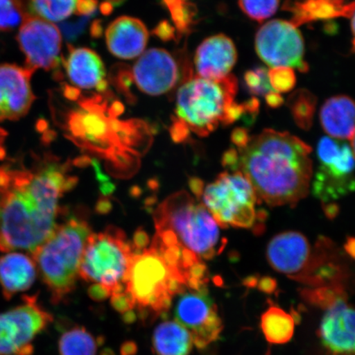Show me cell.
I'll use <instances>...</instances> for the list:
<instances>
[{"label":"cell","mask_w":355,"mask_h":355,"mask_svg":"<svg viewBox=\"0 0 355 355\" xmlns=\"http://www.w3.org/2000/svg\"><path fill=\"white\" fill-rule=\"evenodd\" d=\"M324 211L329 218H333V217H336L337 213L339 211V208L337 207L336 204H327V205H324Z\"/></svg>","instance_id":"42"},{"label":"cell","mask_w":355,"mask_h":355,"mask_svg":"<svg viewBox=\"0 0 355 355\" xmlns=\"http://www.w3.org/2000/svg\"><path fill=\"white\" fill-rule=\"evenodd\" d=\"M190 189L192 192L198 199L201 198L202 191L204 189L203 182L201 180L197 179V178H193L189 181Z\"/></svg>","instance_id":"40"},{"label":"cell","mask_w":355,"mask_h":355,"mask_svg":"<svg viewBox=\"0 0 355 355\" xmlns=\"http://www.w3.org/2000/svg\"><path fill=\"white\" fill-rule=\"evenodd\" d=\"M154 220L155 237L163 243L177 244L200 259H212L225 246L220 226L211 213L186 191L172 194L159 204Z\"/></svg>","instance_id":"4"},{"label":"cell","mask_w":355,"mask_h":355,"mask_svg":"<svg viewBox=\"0 0 355 355\" xmlns=\"http://www.w3.org/2000/svg\"><path fill=\"white\" fill-rule=\"evenodd\" d=\"M174 309L175 321L188 329L193 345L206 348L220 338L223 322L207 288L185 290L178 295Z\"/></svg>","instance_id":"13"},{"label":"cell","mask_w":355,"mask_h":355,"mask_svg":"<svg viewBox=\"0 0 355 355\" xmlns=\"http://www.w3.org/2000/svg\"><path fill=\"white\" fill-rule=\"evenodd\" d=\"M35 277L37 266L31 257L20 252H8L0 257V286L6 300L28 291Z\"/></svg>","instance_id":"22"},{"label":"cell","mask_w":355,"mask_h":355,"mask_svg":"<svg viewBox=\"0 0 355 355\" xmlns=\"http://www.w3.org/2000/svg\"><path fill=\"white\" fill-rule=\"evenodd\" d=\"M6 131L0 128V159L6 157V148H4V141H6Z\"/></svg>","instance_id":"43"},{"label":"cell","mask_w":355,"mask_h":355,"mask_svg":"<svg viewBox=\"0 0 355 355\" xmlns=\"http://www.w3.org/2000/svg\"><path fill=\"white\" fill-rule=\"evenodd\" d=\"M139 352V346L135 341L126 340L121 346V355H136Z\"/></svg>","instance_id":"38"},{"label":"cell","mask_w":355,"mask_h":355,"mask_svg":"<svg viewBox=\"0 0 355 355\" xmlns=\"http://www.w3.org/2000/svg\"><path fill=\"white\" fill-rule=\"evenodd\" d=\"M52 322L37 297H24L21 304L0 313V355H33L35 337Z\"/></svg>","instance_id":"11"},{"label":"cell","mask_w":355,"mask_h":355,"mask_svg":"<svg viewBox=\"0 0 355 355\" xmlns=\"http://www.w3.org/2000/svg\"><path fill=\"white\" fill-rule=\"evenodd\" d=\"M66 98L76 101L62 115L61 127L80 148L104 159L113 175L127 177L137 171L140 159L152 141V132L140 121L118 119L122 105L110 106L105 97H85L77 88L67 86Z\"/></svg>","instance_id":"2"},{"label":"cell","mask_w":355,"mask_h":355,"mask_svg":"<svg viewBox=\"0 0 355 355\" xmlns=\"http://www.w3.org/2000/svg\"><path fill=\"white\" fill-rule=\"evenodd\" d=\"M201 198L220 227L251 228L257 220H263V215L257 212L260 202L254 188L241 171L221 173L203 189Z\"/></svg>","instance_id":"9"},{"label":"cell","mask_w":355,"mask_h":355,"mask_svg":"<svg viewBox=\"0 0 355 355\" xmlns=\"http://www.w3.org/2000/svg\"><path fill=\"white\" fill-rule=\"evenodd\" d=\"M312 148L286 132L266 130L239 150L238 168L269 206H295L307 196L313 176Z\"/></svg>","instance_id":"3"},{"label":"cell","mask_w":355,"mask_h":355,"mask_svg":"<svg viewBox=\"0 0 355 355\" xmlns=\"http://www.w3.org/2000/svg\"><path fill=\"white\" fill-rule=\"evenodd\" d=\"M0 166V251L33 254L57 226L60 200L78 183L68 166L54 159Z\"/></svg>","instance_id":"1"},{"label":"cell","mask_w":355,"mask_h":355,"mask_svg":"<svg viewBox=\"0 0 355 355\" xmlns=\"http://www.w3.org/2000/svg\"><path fill=\"white\" fill-rule=\"evenodd\" d=\"M313 246L300 232L279 234L270 241L266 257L272 268L299 282L310 263Z\"/></svg>","instance_id":"18"},{"label":"cell","mask_w":355,"mask_h":355,"mask_svg":"<svg viewBox=\"0 0 355 355\" xmlns=\"http://www.w3.org/2000/svg\"><path fill=\"white\" fill-rule=\"evenodd\" d=\"M244 80L250 91L257 95H268L275 92L270 85L268 71L265 69L250 71L246 73Z\"/></svg>","instance_id":"32"},{"label":"cell","mask_w":355,"mask_h":355,"mask_svg":"<svg viewBox=\"0 0 355 355\" xmlns=\"http://www.w3.org/2000/svg\"><path fill=\"white\" fill-rule=\"evenodd\" d=\"M257 288L261 291L266 293V294H272L277 290V282L270 277H263L259 282H257Z\"/></svg>","instance_id":"37"},{"label":"cell","mask_w":355,"mask_h":355,"mask_svg":"<svg viewBox=\"0 0 355 355\" xmlns=\"http://www.w3.org/2000/svg\"><path fill=\"white\" fill-rule=\"evenodd\" d=\"M17 42L26 57V68L54 69L60 64L62 37L53 22L29 15L20 26Z\"/></svg>","instance_id":"14"},{"label":"cell","mask_w":355,"mask_h":355,"mask_svg":"<svg viewBox=\"0 0 355 355\" xmlns=\"http://www.w3.org/2000/svg\"><path fill=\"white\" fill-rule=\"evenodd\" d=\"M88 295L92 300L96 302L104 301L110 297V293L105 288L100 285H92L89 288Z\"/></svg>","instance_id":"34"},{"label":"cell","mask_w":355,"mask_h":355,"mask_svg":"<svg viewBox=\"0 0 355 355\" xmlns=\"http://www.w3.org/2000/svg\"><path fill=\"white\" fill-rule=\"evenodd\" d=\"M261 329L269 343L286 344L294 336L295 319L277 306H270L261 315Z\"/></svg>","instance_id":"25"},{"label":"cell","mask_w":355,"mask_h":355,"mask_svg":"<svg viewBox=\"0 0 355 355\" xmlns=\"http://www.w3.org/2000/svg\"><path fill=\"white\" fill-rule=\"evenodd\" d=\"M137 318H139V316H137V313L133 310L128 311V312L122 314V320L125 324L135 323L137 320Z\"/></svg>","instance_id":"41"},{"label":"cell","mask_w":355,"mask_h":355,"mask_svg":"<svg viewBox=\"0 0 355 355\" xmlns=\"http://www.w3.org/2000/svg\"><path fill=\"white\" fill-rule=\"evenodd\" d=\"M345 250L348 254L354 259V239L349 238L345 244Z\"/></svg>","instance_id":"44"},{"label":"cell","mask_w":355,"mask_h":355,"mask_svg":"<svg viewBox=\"0 0 355 355\" xmlns=\"http://www.w3.org/2000/svg\"><path fill=\"white\" fill-rule=\"evenodd\" d=\"M193 347L192 335L176 321H164L155 328L152 348L155 355H189Z\"/></svg>","instance_id":"24"},{"label":"cell","mask_w":355,"mask_h":355,"mask_svg":"<svg viewBox=\"0 0 355 355\" xmlns=\"http://www.w3.org/2000/svg\"><path fill=\"white\" fill-rule=\"evenodd\" d=\"M257 55L270 68L287 67L300 72H307L304 60V38L292 22L272 20L259 30L255 38Z\"/></svg>","instance_id":"12"},{"label":"cell","mask_w":355,"mask_h":355,"mask_svg":"<svg viewBox=\"0 0 355 355\" xmlns=\"http://www.w3.org/2000/svg\"><path fill=\"white\" fill-rule=\"evenodd\" d=\"M33 73L26 67L0 65V122L17 121L28 113L35 101Z\"/></svg>","instance_id":"17"},{"label":"cell","mask_w":355,"mask_h":355,"mask_svg":"<svg viewBox=\"0 0 355 355\" xmlns=\"http://www.w3.org/2000/svg\"><path fill=\"white\" fill-rule=\"evenodd\" d=\"M232 139L233 143L241 150L245 148L250 140V137L248 135V132L243 130V128H237V130L233 132Z\"/></svg>","instance_id":"35"},{"label":"cell","mask_w":355,"mask_h":355,"mask_svg":"<svg viewBox=\"0 0 355 355\" xmlns=\"http://www.w3.org/2000/svg\"><path fill=\"white\" fill-rule=\"evenodd\" d=\"M187 288L184 275L152 243L141 250L135 248L126 291L135 300L141 318L166 314L175 297Z\"/></svg>","instance_id":"6"},{"label":"cell","mask_w":355,"mask_h":355,"mask_svg":"<svg viewBox=\"0 0 355 355\" xmlns=\"http://www.w3.org/2000/svg\"><path fill=\"white\" fill-rule=\"evenodd\" d=\"M236 92L237 81L232 75L221 80L191 78L178 92L177 122L199 136L209 135L220 123L227 125Z\"/></svg>","instance_id":"7"},{"label":"cell","mask_w":355,"mask_h":355,"mask_svg":"<svg viewBox=\"0 0 355 355\" xmlns=\"http://www.w3.org/2000/svg\"><path fill=\"white\" fill-rule=\"evenodd\" d=\"M279 0H239L241 10L251 19L263 21L278 10Z\"/></svg>","instance_id":"30"},{"label":"cell","mask_w":355,"mask_h":355,"mask_svg":"<svg viewBox=\"0 0 355 355\" xmlns=\"http://www.w3.org/2000/svg\"><path fill=\"white\" fill-rule=\"evenodd\" d=\"M135 248L123 230L110 226L92 234L84 248L79 276L106 288L110 296L126 291Z\"/></svg>","instance_id":"8"},{"label":"cell","mask_w":355,"mask_h":355,"mask_svg":"<svg viewBox=\"0 0 355 355\" xmlns=\"http://www.w3.org/2000/svg\"><path fill=\"white\" fill-rule=\"evenodd\" d=\"M149 33L143 21L123 16L111 22L105 32L111 54L122 60H132L143 54Z\"/></svg>","instance_id":"20"},{"label":"cell","mask_w":355,"mask_h":355,"mask_svg":"<svg viewBox=\"0 0 355 355\" xmlns=\"http://www.w3.org/2000/svg\"><path fill=\"white\" fill-rule=\"evenodd\" d=\"M325 309L319 328L323 347L331 355H354V310L345 291L322 307Z\"/></svg>","instance_id":"15"},{"label":"cell","mask_w":355,"mask_h":355,"mask_svg":"<svg viewBox=\"0 0 355 355\" xmlns=\"http://www.w3.org/2000/svg\"><path fill=\"white\" fill-rule=\"evenodd\" d=\"M28 15L21 0H0V31L2 32L21 26Z\"/></svg>","instance_id":"29"},{"label":"cell","mask_w":355,"mask_h":355,"mask_svg":"<svg viewBox=\"0 0 355 355\" xmlns=\"http://www.w3.org/2000/svg\"><path fill=\"white\" fill-rule=\"evenodd\" d=\"M266 101L270 107L276 108L282 105L283 98L279 93L272 92L268 93V95H266Z\"/></svg>","instance_id":"39"},{"label":"cell","mask_w":355,"mask_h":355,"mask_svg":"<svg viewBox=\"0 0 355 355\" xmlns=\"http://www.w3.org/2000/svg\"><path fill=\"white\" fill-rule=\"evenodd\" d=\"M179 76L175 60L163 49H150L133 65V81L141 92L150 96L170 92L175 87Z\"/></svg>","instance_id":"16"},{"label":"cell","mask_w":355,"mask_h":355,"mask_svg":"<svg viewBox=\"0 0 355 355\" xmlns=\"http://www.w3.org/2000/svg\"><path fill=\"white\" fill-rule=\"evenodd\" d=\"M222 163L225 167H230L235 171L238 168L239 164V153L235 149H230L224 154Z\"/></svg>","instance_id":"36"},{"label":"cell","mask_w":355,"mask_h":355,"mask_svg":"<svg viewBox=\"0 0 355 355\" xmlns=\"http://www.w3.org/2000/svg\"><path fill=\"white\" fill-rule=\"evenodd\" d=\"M78 0H29L33 15L51 22L68 19L76 10Z\"/></svg>","instance_id":"27"},{"label":"cell","mask_w":355,"mask_h":355,"mask_svg":"<svg viewBox=\"0 0 355 355\" xmlns=\"http://www.w3.org/2000/svg\"><path fill=\"white\" fill-rule=\"evenodd\" d=\"M67 76L73 86L82 90L105 92L107 83L103 62L87 48L71 49L65 60Z\"/></svg>","instance_id":"21"},{"label":"cell","mask_w":355,"mask_h":355,"mask_svg":"<svg viewBox=\"0 0 355 355\" xmlns=\"http://www.w3.org/2000/svg\"><path fill=\"white\" fill-rule=\"evenodd\" d=\"M320 121L331 139L354 140V103L346 96H336L322 105Z\"/></svg>","instance_id":"23"},{"label":"cell","mask_w":355,"mask_h":355,"mask_svg":"<svg viewBox=\"0 0 355 355\" xmlns=\"http://www.w3.org/2000/svg\"><path fill=\"white\" fill-rule=\"evenodd\" d=\"M110 303L113 309L121 314L136 308L135 300L127 291L111 295Z\"/></svg>","instance_id":"33"},{"label":"cell","mask_w":355,"mask_h":355,"mask_svg":"<svg viewBox=\"0 0 355 355\" xmlns=\"http://www.w3.org/2000/svg\"><path fill=\"white\" fill-rule=\"evenodd\" d=\"M293 117L297 125L308 130L312 126L316 98L309 92L300 90L291 96L288 100Z\"/></svg>","instance_id":"28"},{"label":"cell","mask_w":355,"mask_h":355,"mask_svg":"<svg viewBox=\"0 0 355 355\" xmlns=\"http://www.w3.org/2000/svg\"><path fill=\"white\" fill-rule=\"evenodd\" d=\"M270 87L277 93H286L292 90L296 84L294 69L287 67L272 68L268 72Z\"/></svg>","instance_id":"31"},{"label":"cell","mask_w":355,"mask_h":355,"mask_svg":"<svg viewBox=\"0 0 355 355\" xmlns=\"http://www.w3.org/2000/svg\"><path fill=\"white\" fill-rule=\"evenodd\" d=\"M237 61V51L232 40L223 34L203 41L194 57L199 78L221 80L229 76Z\"/></svg>","instance_id":"19"},{"label":"cell","mask_w":355,"mask_h":355,"mask_svg":"<svg viewBox=\"0 0 355 355\" xmlns=\"http://www.w3.org/2000/svg\"><path fill=\"white\" fill-rule=\"evenodd\" d=\"M92 234L86 220L72 216L57 225L47 241L33 252L53 303L65 300L76 287L84 248Z\"/></svg>","instance_id":"5"},{"label":"cell","mask_w":355,"mask_h":355,"mask_svg":"<svg viewBox=\"0 0 355 355\" xmlns=\"http://www.w3.org/2000/svg\"><path fill=\"white\" fill-rule=\"evenodd\" d=\"M99 355H116L114 350L110 348H105L101 350Z\"/></svg>","instance_id":"45"},{"label":"cell","mask_w":355,"mask_h":355,"mask_svg":"<svg viewBox=\"0 0 355 355\" xmlns=\"http://www.w3.org/2000/svg\"><path fill=\"white\" fill-rule=\"evenodd\" d=\"M354 150L349 144L330 137L319 141V166L313 180V193L324 205L331 204L354 190Z\"/></svg>","instance_id":"10"},{"label":"cell","mask_w":355,"mask_h":355,"mask_svg":"<svg viewBox=\"0 0 355 355\" xmlns=\"http://www.w3.org/2000/svg\"><path fill=\"white\" fill-rule=\"evenodd\" d=\"M104 343L102 337L96 338L82 326L65 330L59 340L60 355H96L97 348Z\"/></svg>","instance_id":"26"}]
</instances>
